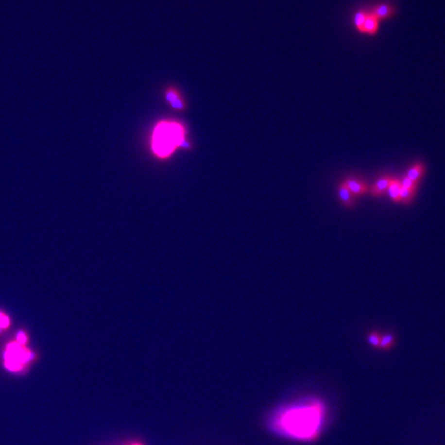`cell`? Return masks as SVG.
Listing matches in <instances>:
<instances>
[{"instance_id": "obj_1", "label": "cell", "mask_w": 445, "mask_h": 445, "mask_svg": "<svg viewBox=\"0 0 445 445\" xmlns=\"http://www.w3.org/2000/svg\"><path fill=\"white\" fill-rule=\"evenodd\" d=\"M330 422V407L319 396H306L287 404L271 417L270 427L291 441L312 444L321 439Z\"/></svg>"}, {"instance_id": "obj_7", "label": "cell", "mask_w": 445, "mask_h": 445, "mask_svg": "<svg viewBox=\"0 0 445 445\" xmlns=\"http://www.w3.org/2000/svg\"><path fill=\"white\" fill-rule=\"evenodd\" d=\"M391 181H392V177L388 175L379 177L377 181L375 182V184L371 187V189L369 190L370 194L373 197H375V198L383 196L388 191V188H389Z\"/></svg>"}, {"instance_id": "obj_15", "label": "cell", "mask_w": 445, "mask_h": 445, "mask_svg": "<svg viewBox=\"0 0 445 445\" xmlns=\"http://www.w3.org/2000/svg\"><path fill=\"white\" fill-rule=\"evenodd\" d=\"M11 326V318L6 312L0 310V335Z\"/></svg>"}, {"instance_id": "obj_12", "label": "cell", "mask_w": 445, "mask_h": 445, "mask_svg": "<svg viewBox=\"0 0 445 445\" xmlns=\"http://www.w3.org/2000/svg\"><path fill=\"white\" fill-rule=\"evenodd\" d=\"M416 190H409L405 189V188L401 187V192H400V202L403 204H410L413 201L414 195H415Z\"/></svg>"}, {"instance_id": "obj_13", "label": "cell", "mask_w": 445, "mask_h": 445, "mask_svg": "<svg viewBox=\"0 0 445 445\" xmlns=\"http://www.w3.org/2000/svg\"><path fill=\"white\" fill-rule=\"evenodd\" d=\"M367 13L368 12H365V11H359L354 16L355 27L359 32H363V25H364V22H365V19H366Z\"/></svg>"}, {"instance_id": "obj_10", "label": "cell", "mask_w": 445, "mask_h": 445, "mask_svg": "<svg viewBox=\"0 0 445 445\" xmlns=\"http://www.w3.org/2000/svg\"><path fill=\"white\" fill-rule=\"evenodd\" d=\"M425 171H426V167H425L424 163H421V162H418V163H415L414 165H412L411 167H410L407 170L406 176L408 178L411 179V181H413V182L418 184L419 182H421V178L423 177Z\"/></svg>"}, {"instance_id": "obj_14", "label": "cell", "mask_w": 445, "mask_h": 445, "mask_svg": "<svg viewBox=\"0 0 445 445\" xmlns=\"http://www.w3.org/2000/svg\"><path fill=\"white\" fill-rule=\"evenodd\" d=\"M394 345H395V337H394L392 334H386V335L381 336L379 345L380 349L388 350L391 349Z\"/></svg>"}, {"instance_id": "obj_3", "label": "cell", "mask_w": 445, "mask_h": 445, "mask_svg": "<svg viewBox=\"0 0 445 445\" xmlns=\"http://www.w3.org/2000/svg\"><path fill=\"white\" fill-rule=\"evenodd\" d=\"M36 359V354L27 345H21L16 340L7 343L3 353V365L10 372L19 373L26 369Z\"/></svg>"}, {"instance_id": "obj_2", "label": "cell", "mask_w": 445, "mask_h": 445, "mask_svg": "<svg viewBox=\"0 0 445 445\" xmlns=\"http://www.w3.org/2000/svg\"><path fill=\"white\" fill-rule=\"evenodd\" d=\"M187 127L171 119L161 120L154 126L150 137V149L158 159L166 160L176 150H192V142L187 137Z\"/></svg>"}, {"instance_id": "obj_17", "label": "cell", "mask_w": 445, "mask_h": 445, "mask_svg": "<svg viewBox=\"0 0 445 445\" xmlns=\"http://www.w3.org/2000/svg\"><path fill=\"white\" fill-rule=\"evenodd\" d=\"M400 183H401L402 188H405V189H409V190H416L417 186H418L417 183L411 181V179L408 178L406 175L400 178Z\"/></svg>"}, {"instance_id": "obj_5", "label": "cell", "mask_w": 445, "mask_h": 445, "mask_svg": "<svg viewBox=\"0 0 445 445\" xmlns=\"http://www.w3.org/2000/svg\"><path fill=\"white\" fill-rule=\"evenodd\" d=\"M343 183L346 185L347 189L354 196H363L369 192L367 185L358 178L347 177L344 179Z\"/></svg>"}, {"instance_id": "obj_18", "label": "cell", "mask_w": 445, "mask_h": 445, "mask_svg": "<svg viewBox=\"0 0 445 445\" xmlns=\"http://www.w3.org/2000/svg\"><path fill=\"white\" fill-rule=\"evenodd\" d=\"M15 340L21 345H27L28 341H29V337H28L27 332L24 331V330H20L18 333H17Z\"/></svg>"}, {"instance_id": "obj_11", "label": "cell", "mask_w": 445, "mask_h": 445, "mask_svg": "<svg viewBox=\"0 0 445 445\" xmlns=\"http://www.w3.org/2000/svg\"><path fill=\"white\" fill-rule=\"evenodd\" d=\"M400 192H401L400 178L392 177V181L389 185L388 191H387V194L389 195L390 199L395 203H400Z\"/></svg>"}, {"instance_id": "obj_16", "label": "cell", "mask_w": 445, "mask_h": 445, "mask_svg": "<svg viewBox=\"0 0 445 445\" xmlns=\"http://www.w3.org/2000/svg\"><path fill=\"white\" fill-rule=\"evenodd\" d=\"M380 338L381 335L377 332H371L368 334V342H369V344L374 348H379Z\"/></svg>"}, {"instance_id": "obj_9", "label": "cell", "mask_w": 445, "mask_h": 445, "mask_svg": "<svg viewBox=\"0 0 445 445\" xmlns=\"http://www.w3.org/2000/svg\"><path fill=\"white\" fill-rule=\"evenodd\" d=\"M378 25H379L378 19L376 18V17L373 14H371L370 12H368L367 16H366L365 22H364V25H363V32L362 33L369 34V35H374V34H376L378 31Z\"/></svg>"}, {"instance_id": "obj_19", "label": "cell", "mask_w": 445, "mask_h": 445, "mask_svg": "<svg viewBox=\"0 0 445 445\" xmlns=\"http://www.w3.org/2000/svg\"><path fill=\"white\" fill-rule=\"evenodd\" d=\"M132 445H141V444H138V443H134V444H132Z\"/></svg>"}, {"instance_id": "obj_4", "label": "cell", "mask_w": 445, "mask_h": 445, "mask_svg": "<svg viewBox=\"0 0 445 445\" xmlns=\"http://www.w3.org/2000/svg\"><path fill=\"white\" fill-rule=\"evenodd\" d=\"M164 100L166 103L176 113H183L187 109V102L183 93L175 86H168L164 90Z\"/></svg>"}, {"instance_id": "obj_6", "label": "cell", "mask_w": 445, "mask_h": 445, "mask_svg": "<svg viewBox=\"0 0 445 445\" xmlns=\"http://www.w3.org/2000/svg\"><path fill=\"white\" fill-rule=\"evenodd\" d=\"M370 13L373 14L378 19V21H381L392 18L395 15V8L389 3H378L372 7Z\"/></svg>"}, {"instance_id": "obj_8", "label": "cell", "mask_w": 445, "mask_h": 445, "mask_svg": "<svg viewBox=\"0 0 445 445\" xmlns=\"http://www.w3.org/2000/svg\"><path fill=\"white\" fill-rule=\"evenodd\" d=\"M338 197H339V200L341 201V203L344 205L345 207L347 208H352L354 207V205L356 204L355 202V199H354V195L349 192V190L347 189V187L344 183H341L338 187Z\"/></svg>"}]
</instances>
